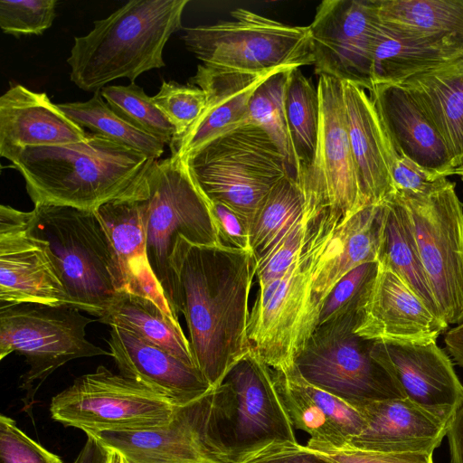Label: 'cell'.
<instances>
[{
    "mask_svg": "<svg viewBox=\"0 0 463 463\" xmlns=\"http://www.w3.org/2000/svg\"><path fill=\"white\" fill-rule=\"evenodd\" d=\"M175 311L182 313L197 368L212 388L250 350L251 250L200 245L178 237L171 257Z\"/></svg>",
    "mask_w": 463,
    "mask_h": 463,
    "instance_id": "cell-1",
    "label": "cell"
},
{
    "mask_svg": "<svg viewBox=\"0 0 463 463\" xmlns=\"http://www.w3.org/2000/svg\"><path fill=\"white\" fill-rule=\"evenodd\" d=\"M33 204L97 210L132 194L156 159L95 133L79 142L26 146L5 156Z\"/></svg>",
    "mask_w": 463,
    "mask_h": 463,
    "instance_id": "cell-2",
    "label": "cell"
},
{
    "mask_svg": "<svg viewBox=\"0 0 463 463\" xmlns=\"http://www.w3.org/2000/svg\"><path fill=\"white\" fill-rule=\"evenodd\" d=\"M188 0H132L108 17L96 20L86 35L74 38L71 80L80 89L100 91L114 80L134 82L142 73L165 65L164 48L183 28Z\"/></svg>",
    "mask_w": 463,
    "mask_h": 463,
    "instance_id": "cell-3",
    "label": "cell"
},
{
    "mask_svg": "<svg viewBox=\"0 0 463 463\" xmlns=\"http://www.w3.org/2000/svg\"><path fill=\"white\" fill-rule=\"evenodd\" d=\"M33 232L47 241L74 307L106 316L124 292L121 269L110 238L96 211L34 204Z\"/></svg>",
    "mask_w": 463,
    "mask_h": 463,
    "instance_id": "cell-4",
    "label": "cell"
},
{
    "mask_svg": "<svg viewBox=\"0 0 463 463\" xmlns=\"http://www.w3.org/2000/svg\"><path fill=\"white\" fill-rule=\"evenodd\" d=\"M340 222L328 211L322 212L299 256L281 277L259 288L250 311L248 336L251 350L273 370L293 366L318 326L312 284Z\"/></svg>",
    "mask_w": 463,
    "mask_h": 463,
    "instance_id": "cell-5",
    "label": "cell"
},
{
    "mask_svg": "<svg viewBox=\"0 0 463 463\" xmlns=\"http://www.w3.org/2000/svg\"><path fill=\"white\" fill-rule=\"evenodd\" d=\"M151 269L174 313L171 257L178 237L221 245L213 204L177 155L153 162L137 189Z\"/></svg>",
    "mask_w": 463,
    "mask_h": 463,
    "instance_id": "cell-6",
    "label": "cell"
},
{
    "mask_svg": "<svg viewBox=\"0 0 463 463\" xmlns=\"http://www.w3.org/2000/svg\"><path fill=\"white\" fill-rule=\"evenodd\" d=\"M185 161L208 200L229 206L250 225L271 189L293 175L274 142L250 122L216 137Z\"/></svg>",
    "mask_w": 463,
    "mask_h": 463,
    "instance_id": "cell-7",
    "label": "cell"
},
{
    "mask_svg": "<svg viewBox=\"0 0 463 463\" xmlns=\"http://www.w3.org/2000/svg\"><path fill=\"white\" fill-rule=\"evenodd\" d=\"M232 20L184 28L186 49L203 65L260 75L313 65L308 26H296L237 8Z\"/></svg>",
    "mask_w": 463,
    "mask_h": 463,
    "instance_id": "cell-8",
    "label": "cell"
},
{
    "mask_svg": "<svg viewBox=\"0 0 463 463\" xmlns=\"http://www.w3.org/2000/svg\"><path fill=\"white\" fill-rule=\"evenodd\" d=\"M356 322L357 312L317 326L295 367L308 383L354 408L405 398L381 341L357 335Z\"/></svg>",
    "mask_w": 463,
    "mask_h": 463,
    "instance_id": "cell-9",
    "label": "cell"
},
{
    "mask_svg": "<svg viewBox=\"0 0 463 463\" xmlns=\"http://www.w3.org/2000/svg\"><path fill=\"white\" fill-rule=\"evenodd\" d=\"M90 322L71 306L0 307V360L17 353L29 366L20 385L26 392L24 410L31 411L35 392L56 369L78 358L110 355L87 340L85 329Z\"/></svg>",
    "mask_w": 463,
    "mask_h": 463,
    "instance_id": "cell-10",
    "label": "cell"
},
{
    "mask_svg": "<svg viewBox=\"0 0 463 463\" xmlns=\"http://www.w3.org/2000/svg\"><path fill=\"white\" fill-rule=\"evenodd\" d=\"M176 407L163 393L99 365L53 396L50 412L53 420L92 434L154 430L166 424Z\"/></svg>",
    "mask_w": 463,
    "mask_h": 463,
    "instance_id": "cell-11",
    "label": "cell"
},
{
    "mask_svg": "<svg viewBox=\"0 0 463 463\" xmlns=\"http://www.w3.org/2000/svg\"><path fill=\"white\" fill-rule=\"evenodd\" d=\"M319 127L311 164L298 182L304 211H328L341 222L367 202L353 156L346 123L343 82L321 75L317 82Z\"/></svg>",
    "mask_w": 463,
    "mask_h": 463,
    "instance_id": "cell-12",
    "label": "cell"
},
{
    "mask_svg": "<svg viewBox=\"0 0 463 463\" xmlns=\"http://www.w3.org/2000/svg\"><path fill=\"white\" fill-rule=\"evenodd\" d=\"M411 222L422 267L445 322H463V204L450 181L424 195L395 193Z\"/></svg>",
    "mask_w": 463,
    "mask_h": 463,
    "instance_id": "cell-13",
    "label": "cell"
},
{
    "mask_svg": "<svg viewBox=\"0 0 463 463\" xmlns=\"http://www.w3.org/2000/svg\"><path fill=\"white\" fill-rule=\"evenodd\" d=\"M86 435L120 452L127 463H232L216 388L177 406L170 420L159 428Z\"/></svg>",
    "mask_w": 463,
    "mask_h": 463,
    "instance_id": "cell-14",
    "label": "cell"
},
{
    "mask_svg": "<svg viewBox=\"0 0 463 463\" xmlns=\"http://www.w3.org/2000/svg\"><path fill=\"white\" fill-rule=\"evenodd\" d=\"M216 389L232 463L270 443L297 441L295 429L277 392L272 368L252 350Z\"/></svg>",
    "mask_w": 463,
    "mask_h": 463,
    "instance_id": "cell-15",
    "label": "cell"
},
{
    "mask_svg": "<svg viewBox=\"0 0 463 463\" xmlns=\"http://www.w3.org/2000/svg\"><path fill=\"white\" fill-rule=\"evenodd\" d=\"M308 30L316 74L372 90L380 32L376 0H325Z\"/></svg>",
    "mask_w": 463,
    "mask_h": 463,
    "instance_id": "cell-16",
    "label": "cell"
},
{
    "mask_svg": "<svg viewBox=\"0 0 463 463\" xmlns=\"http://www.w3.org/2000/svg\"><path fill=\"white\" fill-rule=\"evenodd\" d=\"M31 211L0 206V307L73 306L46 241L31 229Z\"/></svg>",
    "mask_w": 463,
    "mask_h": 463,
    "instance_id": "cell-17",
    "label": "cell"
},
{
    "mask_svg": "<svg viewBox=\"0 0 463 463\" xmlns=\"http://www.w3.org/2000/svg\"><path fill=\"white\" fill-rule=\"evenodd\" d=\"M448 326L400 277L378 265L354 331L369 340L422 343L436 341Z\"/></svg>",
    "mask_w": 463,
    "mask_h": 463,
    "instance_id": "cell-18",
    "label": "cell"
},
{
    "mask_svg": "<svg viewBox=\"0 0 463 463\" xmlns=\"http://www.w3.org/2000/svg\"><path fill=\"white\" fill-rule=\"evenodd\" d=\"M405 398L450 420L463 403V384L436 341H381Z\"/></svg>",
    "mask_w": 463,
    "mask_h": 463,
    "instance_id": "cell-19",
    "label": "cell"
},
{
    "mask_svg": "<svg viewBox=\"0 0 463 463\" xmlns=\"http://www.w3.org/2000/svg\"><path fill=\"white\" fill-rule=\"evenodd\" d=\"M356 409L364 425L346 446L364 450L433 453L449 422L407 398L369 402Z\"/></svg>",
    "mask_w": 463,
    "mask_h": 463,
    "instance_id": "cell-20",
    "label": "cell"
},
{
    "mask_svg": "<svg viewBox=\"0 0 463 463\" xmlns=\"http://www.w3.org/2000/svg\"><path fill=\"white\" fill-rule=\"evenodd\" d=\"M109 345L120 374L163 393L177 406L209 392L212 386L201 371L130 329L111 326Z\"/></svg>",
    "mask_w": 463,
    "mask_h": 463,
    "instance_id": "cell-21",
    "label": "cell"
},
{
    "mask_svg": "<svg viewBox=\"0 0 463 463\" xmlns=\"http://www.w3.org/2000/svg\"><path fill=\"white\" fill-rule=\"evenodd\" d=\"M368 92L397 152L430 173L450 175L447 144L416 99L400 84H374Z\"/></svg>",
    "mask_w": 463,
    "mask_h": 463,
    "instance_id": "cell-22",
    "label": "cell"
},
{
    "mask_svg": "<svg viewBox=\"0 0 463 463\" xmlns=\"http://www.w3.org/2000/svg\"><path fill=\"white\" fill-rule=\"evenodd\" d=\"M272 374L294 429L309 434L310 441L343 448L363 430L364 420L356 408L308 383L295 365L272 369Z\"/></svg>",
    "mask_w": 463,
    "mask_h": 463,
    "instance_id": "cell-23",
    "label": "cell"
},
{
    "mask_svg": "<svg viewBox=\"0 0 463 463\" xmlns=\"http://www.w3.org/2000/svg\"><path fill=\"white\" fill-rule=\"evenodd\" d=\"M277 72L252 75L225 72L198 65L195 75L190 78L188 84L203 90L207 102L194 124L181 137L171 141V155H177L185 160L216 137L248 122L249 105L253 92Z\"/></svg>",
    "mask_w": 463,
    "mask_h": 463,
    "instance_id": "cell-24",
    "label": "cell"
},
{
    "mask_svg": "<svg viewBox=\"0 0 463 463\" xmlns=\"http://www.w3.org/2000/svg\"><path fill=\"white\" fill-rule=\"evenodd\" d=\"M83 128L68 118L44 92L15 84L0 97V156L26 146L81 141Z\"/></svg>",
    "mask_w": 463,
    "mask_h": 463,
    "instance_id": "cell-25",
    "label": "cell"
},
{
    "mask_svg": "<svg viewBox=\"0 0 463 463\" xmlns=\"http://www.w3.org/2000/svg\"><path fill=\"white\" fill-rule=\"evenodd\" d=\"M349 141L362 188L369 204L395 193L392 164L397 154L365 90L343 82Z\"/></svg>",
    "mask_w": 463,
    "mask_h": 463,
    "instance_id": "cell-26",
    "label": "cell"
},
{
    "mask_svg": "<svg viewBox=\"0 0 463 463\" xmlns=\"http://www.w3.org/2000/svg\"><path fill=\"white\" fill-rule=\"evenodd\" d=\"M137 189L132 194L108 202L95 211L112 242L124 292L152 302L172 324L182 327L148 262Z\"/></svg>",
    "mask_w": 463,
    "mask_h": 463,
    "instance_id": "cell-27",
    "label": "cell"
},
{
    "mask_svg": "<svg viewBox=\"0 0 463 463\" xmlns=\"http://www.w3.org/2000/svg\"><path fill=\"white\" fill-rule=\"evenodd\" d=\"M381 24L407 42L463 55V0H376Z\"/></svg>",
    "mask_w": 463,
    "mask_h": 463,
    "instance_id": "cell-28",
    "label": "cell"
},
{
    "mask_svg": "<svg viewBox=\"0 0 463 463\" xmlns=\"http://www.w3.org/2000/svg\"><path fill=\"white\" fill-rule=\"evenodd\" d=\"M383 203L370 204L339 223L312 284L313 301L319 312L338 281L356 267L377 262Z\"/></svg>",
    "mask_w": 463,
    "mask_h": 463,
    "instance_id": "cell-29",
    "label": "cell"
},
{
    "mask_svg": "<svg viewBox=\"0 0 463 463\" xmlns=\"http://www.w3.org/2000/svg\"><path fill=\"white\" fill-rule=\"evenodd\" d=\"M438 128L453 160L463 165V58L417 73L400 83Z\"/></svg>",
    "mask_w": 463,
    "mask_h": 463,
    "instance_id": "cell-30",
    "label": "cell"
},
{
    "mask_svg": "<svg viewBox=\"0 0 463 463\" xmlns=\"http://www.w3.org/2000/svg\"><path fill=\"white\" fill-rule=\"evenodd\" d=\"M382 203L378 265L400 277L430 309L441 317L422 267L411 219L403 202L393 193Z\"/></svg>",
    "mask_w": 463,
    "mask_h": 463,
    "instance_id": "cell-31",
    "label": "cell"
},
{
    "mask_svg": "<svg viewBox=\"0 0 463 463\" xmlns=\"http://www.w3.org/2000/svg\"><path fill=\"white\" fill-rule=\"evenodd\" d=\"M99 322L130 329L143 339L196 366L189 339L182 327L172 324L152 302L122 292Z\"/></svg>",
    "mask_w": 463,
    "mask_h": 463,
    "instance_id": "cell-32",
    "label": "cell"
},
{
    "mask_svg": "<svg viewBox=\"0 0 463 463\" xmlns=\"http://www.w3.org/2000/svg\"><path fill=\"white\" fill-rule=\"evenodd\" d=\"M461 58L463 55L428 48L401 39L380 22L373 62V85L400 84L417 73Z\"/></svg>",
    "mask_w": 463,
    "mask_h": 463,
    "instance_id": "cell-33",
    "label": "cell"
},
{
    "mask_svg": "<svg viewBox=\"0 0 463 463\" xmlns=\"http://www.w3.org/2000/svg\"><path fill=\"white\" fill-rule=\"evenodd\" d=\"M304 195L298 180L288 175L268 194L250 225V243L256 261L302 217Z\"/></svg>",
    "mask_w": 463,
    "mask_h": 463,
    "instance_id": "cell-34",
    "label": "cell"
},
{
    "mask_svg": "<svg viewBox=\"0 0 463 463\" xmlns=\"http://www.w3.org/2000/svg\"><path fill=\"white\" fill-rule=\"evenodd\" d=\"M72 121L121 145L159 159L165 143L137 128L117 112L102 98L100 91L86 101L57 104Z\"/></svg>",
    "mask_w": 463,
    "mask_h": 463,
    "instance_id": "cell-35",
    "label": "cell"
},
{
    "mask_svg": "<svg viewBox=\"0 0 463 463\" xmlns=\"http://www.w3.org/2000/svg\"><path fill=\"white\" fill-rule=\"evenodd\" d=\"M289 132L298 163L299 181L312 162L319 127V99L317 87L299 69L291 71L285 94Z\"/></svg>",
    "mask_w": 463,
    "mask_h": 463,
    "instance_id": "cell-36",
    "label": "cell"
},
{
    "mask_svg": "<svg viewBox=\"0 0 463 463\" xmlns=\"http://www.w3.org/2000/svg\"><path fill=\"white\" fill-rule=\"evenodd\" d=\"M292 70L271 75L255 90L250 100L248 122L260 127L269 136L297 179L298 163L285 107L286 88Z\"/></svg>",
    "mask_w": 463,
    "mask_h": 463,
    "instance_id": "cell-37",
    "label": "cell"
},
{
    "mask_svg": "<svg viewBox=\"0 0 463 463\" xmlns=\"http://www.w3.org/2000/svg\"><path fill=\"white\" fill-rule=\"evenodd\" d=\"M100 94L120 117L165 144L169 145L176 135L175 126L153 98L135 82L106 86Z\"/></svg>",
    "mask_w": 463,
    "mask_h": 463,
    "instance_id": "cell-38",
    "label": "cell"
},
{
    "mask_svg": "<svg viewBox=\"0 0 463 463\" xmlns=\"http://www.w3.org/2000/svg\"><path fill=\"white\" fill-rule=\"evenodd\" d=\"M321 213L322 212L314 214L304 211L302 217L257 260L256 277L259 288L267 286L286 272L312 238Z\"/></svg>",
    "mask_w": 463,
    "mask_h": 463,
    "instance_id": "cell-39",
    "label": "cell"
},
{
    "mask_svg": "<svg viewBox=\"0 0 463 463\" xmlns=\"http://www.w3.org/2000/svg\"><path fill=\"white\" fill-rule=\"evenodd\" d=\"M377 271L378 263L368 262L345 274L325 299L318 326L356 313Z\"/></svg>",
    "mask_w": 463,
    "mask_h": 463,
    "instance_id": "cell-40",
    "label": "cell"
},
{
    "mask_svg": "<svg viewBox=\"0 0 463 463\" xmlns=\"http://www.w3.org/2000/svg\"><path fill=\"white\" fill-rule=\"evenodd\" d=\"M152 98L175 126L176 135L173 139L181 137L194 124L207 102L206 93L201 88L173 80H164Z\"/></svg>",
    "mask_w": 463,
    "mask_h": 463,
    "instance_id": "cell-41",
    "label": "cell"
},
{
    "mask_svg": "<svg viewBox=\"0 0 463 463\" xmlns=\"http://www.w3.org/2000/svg\"><path fill=\"white\" fill-rule=\"evenodd\" d=\"M56 0H1L0 28L15 37L43 34L56 17Z\"/></svg>",
    "mask_w": 463,
    "mask_h": 463,
    "instance_id": "cell-42",
    "label": "cell"
},
{
    "mask_svg": "<svg viewBox=\"0 0 463 463\" xmlns=\"http://www.w3.org/2000/svg\"><path fill=\"white\" fill-rule=\"evenodd\" d=\"M0 463H63L24 433L12 418L0 415Z\"/></svg>",
    "mask_w": 463,
    "mask_h": 463,
    "instance_id": "cell-43",
    "label": "cell"
},
{
    "mask_svg": "<svg viewBox=\"0 0 463 463\" xmlns=\"http://www.w3.org/2000/svg\"><path fill=\"white\" fill-rule=\"evenodd\" d=\"M306 446L335 463H433V453L379 452L359 449L351 446L334 448L310 440Z\"/></svg>",
    "mask_w": 463,
    "mask_h": 463,
    "instance_id": "cell-44",
    "label": "cell"
},
{
    "mask_svg": "<svg viewBox=\"0 0 463 463\" xmlns=\"http://www.w3.org/2000/svg\"><path fill=\"white\" fill-rule=\"evenodd\" d=\"M391 173L395 193L405 195L429 194L448 181L446 176L427 171L399 152L392 161Z\"/></svg>",
    "mask_w": 463,
    "mask_h": 463,
    "instance_id": "cell-45",
    "label": "cell"
},
{
    "mask_svg": "<svg viewBox=\"0 0 463 463\" xmlns=\"http://www.w3.org/2000/svg\"><path fill=\"white\" fill-rule=\"evenodd\" d=\"M239 463H335L298 441H276Z\"/></svg>",
    "mask_w": 463,
    "mask_h": 463,
    "instance_id": "cell-46",
    "label": "cell"
},
{
    "mask_svg": "<svg viewBox=\"0 0 463 463\" xmlns=\"http://www.w3.org/2000/svg\"><path fill=\"white\" fill-rule=\"evenodd\" d=\"M212 204L221 245L251 250L249 222L237 212L222 203H212Z\"/></svg>",
    "mask_w": 463,
    "mask_h": 463,
    "instance_id": "cell-47",
    "label": "cell"
},
{
    "mask_svg": "<svg viewBox=\"0 0 463 463\" xmlns=\"http://www.w3.org/2000/svg\"><path fill=\"white\" fill-rule=\"evenodd\" d=\"M448 437L450 463H463V403L449 422Z\"/></svg>",
    "mask_w": 463,
    "mask_h": 463,
    "instance_id": "cell-48",
    "label": "cell"
},
{
    "mask_svg": "<svg viewBox=\"0 0 463 463\" xmlns=\"http://www.w3.org/2000/svg\"><path fill=\"white\" fill-rule=\"evenodd\" d=\"M109 449L87 435V440L73 463H108Z\"/></svg>",
    "mask_w": 463,
    "mask_h": 463,
    "instance_id": "cell-49",
    "label": "cell"
},
{
    "mask_svg": "<svg viewBox=\"0 0 463 463\" xmlns=\"http://www.w3.org/2000/svg\"><path fill=\"white\" fill-rule=\"evenodd\" d=\"M444 342L451 358L463 368V322L447 333Z\"/></svg>",
    "mask_w": 463,
    "mask_h": 463,
    "instance_id": "cell-50",
    "label": "cell"
},
{
    "mask_svg": "<svg viewBox=\"0 0 463 463\" xmlns=\"http://www.w3.org/2000/svg\"><path fill=\"white\" fill-rule=\"evenodd\" d=\"M109 449L108 463H124V458L120 452L116 449Z\"/></svg>",
    "mask_w": 463,
    "mask_h": 463,
    "instance_id": "cell-51",
    "label": "cell"
},
{
    "mask_svg": "<svg viewBox=\"0 0 463 463\" xmlns=\"http://www.w3.org/2000/svg\"><path fill=\"white\" fill-rule=\"evenodd\" d=\"M458 175L463 179V165L452 169L450 172V175Z\"/></svg>",
    "mask_w": 463,
    "mask_h": 463,
    "instance_id": "cell-52",
    "label": "cell"
},
{
    "mask_svg": "<svg viewBox=\"0 0 463 463\" xmlns=\"http://www.w3.org/2000/svg\"><path fill=\"white\" fill-rule=\"evenodd\" d=\"M124 463H127L125 459H124Z\"/></svg>",
    "mask_w": 463,
    "mask_h": 463,
    "instance_id": "cell-53",
    "label": "cell"
}]
</instances>
